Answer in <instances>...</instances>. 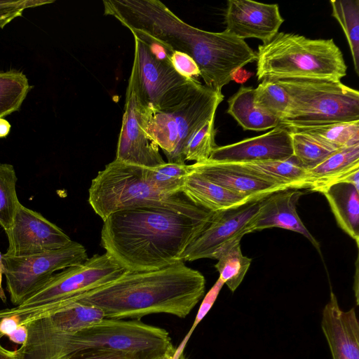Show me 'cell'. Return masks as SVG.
<instances>
[{"label":"cell","mask_w":359,"mask_h":359,"mask_svg":"<svg viewBox=\"0 0 359 359\" xmlns=\"http://www.w3.org/2000/svg\"><path fill=\"white\" fill-rule=\"evenodd\" d=\"M214 212L193 215L154 206L118 211L102 220L101 245L126 271L158 269L182 261Z\"/></svg>","instance_id":"obj_1"},{"label":"cell","mask_w":359,"mask_h":359,"mask_svg":"<svg viewBox=\"0 0 359 359\" xmlns=\"http://www.w3.org/2000/svg\"><path fill=\"white\" fill-rule=\"evenodd\" d=\"M205 279L180 261L151 271H128L106 285L73 297L100 309L105 318L168 313L183 318L204 296Z\"/></svg>","instance_id":"obj_2"},{"label":"cell","mask_w":359,"mask_h":359,"mask_svg":"<svg viewBox=\"0 0 359 359\" xmlns=\"http://www.w3.org/2000/svg\"><path fill=\"white\" fill-rule=\"evenodd\" d=\"M104 14L184 53L197 64L207 82L225 53L222 32H208L182 20L158 0H104Z\"/></svg>","instance_id":"obj_3"},{"label":"cell","mask_w":359,"mask_h":359,"mask_svg":"<svg viewBox=\"0 0 359 359\" xmlns=\"http://www.w3.org/2000/svg\"><path fill=\"white\" fill-rule=\"evenodd\" d=\"M90 347L122 351L133 359H156L175 346L165 329L139 320L104 318L16 355L18 359H65L77 351Z\"/></svg>","instance_id":"obj_4"},{"label":"cell","mask_w":359,"mask_h":359,"mask_svg":"<svg viewBox=\"0 0 359 359\" xmlns=\"http://www.w3.org/2000/svg\"><path fill=\"white\" fill-rule=\"evenodd\" d=\"M256 54L259 81L285 79L341 81L346 75L343 54L332 39H312L278 32L259 45Z\"/></svg>","instance_id":"obj_5"},{"label":"cell","mask_w":359,"mask_h":359,"mask_svg":"<svg viewBox=\"0 0 359 359\" xmlns=\"http://www.w3.org/2000/svg\"><path fill=\"white\" fill-rule=\"evenodd\" d=\"M147 168L116 160L105 165L93 179L88 189V203L102 220L123 210L144 206L165 208L200 215L212 212L198 205L183 192L165 195L147 179Z\"/></svg>","instance_id":"obj_6"},{"label":"cell","mask_w":359,"mask_h":359,"mask_svg":"<svg viewBox=\"0 0 359 359\" xmlns=\"http://www.w3.org/2000/svg\"><path fill=\"white\" fill-rule=\"evenodd\" d=\"M287 93L290 107L283 127H308L359 121V92L341 81L285 79L276 81Z\"/></svg>","instance_id":"obj_7"},{"label":"cell","mask_w":359,"mask_h":359,"mask_svg":"<svg viewBox=\"0 0 359 359\" xmlns=\"http://www.w3.org/2000/svg\"><path fill=\"white\" fill-rule=\"evenodd\" d=\"M224 99L215 90L197 81L178 104L165 111L147 113V130L161 149L168 163L184 164V150L193 137L215 117Z\"/></svg>","instance_id":"obj_8"},{"label":"cell","mask_w":359,"mask_h":359,"mask_svg":"<svg viewBox=\"0 0 359 359\" xmlns=\"http://www.w3.org/2000/svg\"><path fill=\"white\" fill-rule=\"evenodd\" d=\"M88 259L84 246L76 241L58 250L27 256L2 255L4 274L11 302L16 306L55 273Z\"/></svg>","instance_id":"obj_9"},{"label":"cell","mask_w":359,"mask_h":359,"mask_svg":"<svg viewBox=\"0 0 359 359\" xmlns=\"http://www.w3.org/2000/svg\"><path fill=\"white\" fill-rule=\"evenodd\" d=\"M133 76L142 104L153 111L178 104L198 79L180 74L170 65L157 60L147 45L135 36Z\"/></svg>","instance_id":"obj_10"},{"label":"cell","mask_w":359,"mask_h":359,"mask_svg":"<svg viewBox=\"0 0 359 359\" xmlns=\"http://www.w3.org/2000/svg\"><path fill=\"white\" fill-rule=\"evenodd\" d=\"M126 270L107 252L54 273L24 301L21 308L39 307L83 294L120 277Z\"/></svg>","instance_id":"obj_11"},{"label":"cell","mask_w":359,"mask_h":359,"mask_svg":"<svg viewBox=\"0 0 359 359\" xmlns=\"http://www.w3.org/2000/svg\"><path fill=\"white\" fill-rule=\"evenodd\" d=\"M147 108L140 100L133 76L128 79L115 160L144 168L165 163L147 130Z\"/></svg>","instance_id":"obj_12"},{"label":"cell","mask_w":359,"mask_h":359,"mask_svg":"<svg viewBox=\"0 0 359 359\" xmlns=\"http://www.w3.org/2000/svg\"><path fill=\"white\" fill-rule=\"evenodd\" d=\"M260 199L215 212L207 226L185 250L182 261L215 259L221 250L241 241L244 235L249 233V226L258 212Z\"/></svg>","instance_id":"obj_13"},{"label":"cell","mask_w":359,"mask_h":359,"mask_svg":"<svg viewBox=\"0 0 359 359\" xmlns=\"http://www.w3.org/2000/svg\"><path fill=\"white\" fill-rule=\"evenodd\" d=\"M6 255L27 256L62 248L72 242L65 232L41 214L19 205L11 227Z\"/></svg>","instance_id":"obj_14"},{"label":"cell","mask_w":359,"mask_h":359,"mask_svg":"<svg viewBox=\"0 0 359 359\" xmlns=\"http://www.w3.org/2000/svg\"><path fill=\"white\" fill-rule=\"evenodd\" d=\"M226 31L244 40L255 38L270 41L284 22L278 4L250 0H229L224 13Z\"/></svg>","instance_id":"obj_15"},{"label":"cell","mask_w":359,"mask_h":359,"mask_svg":"<svg viewBox=\"0 0 359 359\" xmlns=\"http://www.w3.org/2000/svg\"><path fill=\"white\" fill-rule=\"evenodd\" d=\"M292 156L291 133L285 127L278 126L265 134L225 146H217L208 160L241 163L285 160Z\"/></svg>","instance_id":"obj_16"},{"label":"cell","mask_w":359,"mask_h":359,"mask_svg":"<svg viewBox=\"0 0 359 359\" xmlns=\"http://www.w3.org/2000/svg\"><path fill=\"white\" fill-rule=\"evenodd\" d=\"M304 193L294 189L273 192L259 201L258 212L249 226V233L277 227L303 235L318 250L320 244L306 229L297 212L299 198Z\"/></svg>","instance_id":"obj_17"},{"label":"cell","mask_w":359,"mask_h":359,"mask_svg":"<svg viewBox=\"0 0 359 359\" xmlns=\"http://www.w3.org/2000/svg\"><path fill=\"white\" fill-rule=\"evenodd\" d=\"M191 170L233 192L251 199L262 198L273 192L289 189L248 170L240 163L206 161L189 165Z\"/></svg>","instance_id":"obj_18"},{"label":"cell","mask_w":359,"mask_h":359,"mask_svg":"<svg viewBox=\"0 0 359 359\" xmlns=\"http://www.w3.org/2000/svg\"><path fill=\"white\" fill-rule=\"evenodd\" d=\"M320 326L332 359H359V322L355 309L343 311L332 291L323 309Z\"/></svg>","instance_id":"obj_19"},{"label":"cell","mask_w":359,"mask_h":359,"mask_svg":"<svg viewBox=\"0 0 359 359\" xmlns=\"http://www.w3.org/2000/svg\"><path fill=\"white\" fill-rule=\"evenodd\" d=\"M341 182L359 190V144L339 149L307 170V189L311 191L320 192L326 187Z\"/></svg>","instance_id":"obj_20"},{"label":"cell","mask_w":359,"mask_h":359,"mask_svg":"<svg viewBox=\"0 0 359 359\" xmlns=\"http://www.w3.org/2000/svg\"><path fill=\"white\" fill-rule=\"evenodd\" d=\"M182 192L198 205L212 212L231 208L253 200L224 188L191 170L186 177Z\"/></svg>","instance_id":"obj_21"},{"label":"cell","mask_w":359,"mask_h":359,"mask_svg":"<svg viewBox=\"0 0 359 359\" xmlns=\"http://www.w3.org/2000/svg\"><path fill=\"white\" fill-rule=\"evenodd\" d=\"M338 226L359 244V190L347 182L332 184L321 191Z\"/></svg>","instance_id":"obj_22"},{"label":"cell","mask_w":359,"mask_h":359,"mask_svg":"<svg viewBox=\"0 0 359 359\" xmlns=\"http://www.w3.org/2000/svg\"><path fill=\"white\" fill-rule=\"evenodd\" d=\"M255 88L241 86L228 100L227 113L244 130L262 131L279 125V120L259 107L254 101Z\"/></svg>","instance_id":"obj_23"},{"label":"cell","mask_w":359,"mask_h":359,"mask_svg":"<svg viewBox=\"0 0 359 359\" xmlns=\"http://www.w3.org/2000/svg\"><path fill=\"white\" fill-rule=\"evenodd\" d=\"M243 167L269 181L288 189H307V170L291 157L285 160L241 163Z\"/></svg>","instance_id":"obj_24"},{"label":"cell","mask_w":359,"mask_h":359,"mask_svg":"<svg viewBox=\"0 0 359 359\" xmlns=\"http://www.w3.org/2000/svg\"><path fill=\"white\" fill-rule=\"evenodd\" d=\"M285 128L290 132L309 135L335 149L359 144V121L316 126Z\"/></svg>","instance_id":"obj_25"},{"label":"cell","mask_w":359,"mask_h":359,"mask_svg":"<svg viewBox=\"0 0 359 359\" xmlns=\"http://www.w3.org/2000/svg\"><path fill=\"white\" fill-rule=\"evenodd\" d=\"M217 262L215 267L219 278L232 292L242 283L252 259L244 256L241 248V241H237L221 250L215 257Z\"/></svg>","instance_id":"obj_26"},{"label":"cell","mask_w":359,"mask_h":359,"mask_svg":"<svg viewBox=\"0 0 359 359\" xmlns=\"http://www.w3.org/2000/svg\"><path fill=\"white\" fill-rule=\"evenodd\" d=\"M332 15L343 29L359 75V0H331Z\"/></svg>","instance_id":"obj_27"},{"label":"cell","mask_w":359,"mask_h":359,"mask_svg":"<svg viewBox=\"0 0 359 359\" xmlns=\"http://www.w3.org/2000/svg\"><path fill=\"white\" fill-rule=\"evenodd\" d=\"M27 76L21 72H0V118L19 109L30 90Z\"/></svg>","instance_id":"obj_28"},{"label":"cell","mask_w":359,"mask_h":359,"mask_svg":"<svg viewBox=\"0 0 359 359\" xmlns=\"http://www.w3.org/2000/svg\"><path fill=\"white\" fill-rule=\"evenodd\" d=\"M190 171L189 165L165 162L157 167L147 168V173L149 182L157 190L174 196L182 193Z\"/></svg>","instance_id":"obj_29"},{"label":"cell","mask_w":359,"mask_h":359,"mask_svg":"<svg viewBox=\"0 0 359 359\" xmlns=\"http://www.w3.org/2000/svg\"><path fill=\"white\" fill-rule=\"evenodd\" d=\"M290 133L293 156L306 170L317 166L338 150L309 135L298 132Z\"/></svg>","instance_id":"obj_30"},{"label":"cell","mask_w":359,"mask_h":359,"mask_svg":"<svg viewBox=\"0 0 359 359\" xmlns=\"http://www.w3.org/2000/svg\"><path fill=\"white\" fill-rule=\"evenodd\" d=\"M255 105L279 121L286 115L290 97L286 90L276 81L264 80L255 88Z\"/></svg>","instance_id":"obj_31"},{"label":"cell","mask_w":359,"mask_h":359,"mask_svg":"<svg viewBox=\"0 0 359 359\" xmlns=\"http://www.w3.org/2000/svg\"><path fill=\"white\" fill-rule=\"evenodd\" d=\"M18 177L12 165L0 163V225L8 229L20 204L16 192Z\"/></svg>","instance_id":"obj_32"},{"label":"cell","mask_w":359,"mask_h":359,"mask_svg":"<svg viewBox=\"0 0 359 359\" xmlns=\"http://www.w3.org/2000/svg\"><path fill=\"white\" fill-rule=\"evenodd\" d=\"M216 130L215 117L209 120L191 138L184 150V159L202 163L209 159L217 147L215 142Z\"/></svg>","instance_id":"obj_33"},{"label":"cell","mask_w":359,"mask_h":359,"mask_svg":"<svg viewBox=\"0 0 359 359\" xmlns=\"http://www.w3.org/2000/svg\"><path fill=\"white\" fill-rule=\"evenodd\" d=\"M53 2V0H0V28L20 16L27 8Z\"/></svg>","instance_id":"obj_34"},{"label":"cell","mask_w":359,"mask_h":359,"mask_svg":"<svg viewBox=\"0 0 359 359\" xmlns=\"http://www.w3.org/2000/svg\"><path fill=\"white\" fill-rule=\"evenodd\" d=\"M130 32H132L133 36L137 37L147 45L151 55L157 60L171 65L170 56L174 52L173 50H172L163 43L156 40L151 36L141 31L133 29L130 30Z\"/></svg>","instance_id":"obj_35"},{"label":"cell","mask_w":359,"mask_h":359,"mask_svg":"<svg viewBox=\"0 0 359 359\" xmlns=\"http://www.w3.org/2000/svg\"><path fill=\"white\" fill-rule=\"evenodd\" d=\"M65 359H133L129 355L119 351L103 348L90 347L77 351Z\"/></svg>","instance_id":"obj_36"},{"label":"cell","mask_w":359,"mask_h":359,"mask_svg":"<svg viewBox=\"0 0 359 359\" xmlns=\"http://www.w3.org/2000/svg\"><path fill=\"white\" fill-rule=\"evenodd\" d=\"M172 67L182 76L197 79L200 70L195 61L188 55L179 51H174L170 56Z\"/></svg>","instance_id":"obj_37"},{"label":"cell","mask_w":359,"mask_h":359,"mask_svg":"<svg viewBox=\"0 0 359 359\" xmlns=\"http://www.w3.org/2000/svg\"><path fill=\"white\" fill-rule=\"evenodd\" d=\"M224 285V282L219 278L211 287V289L205 294L200 306L195 321L192 325L189 335H190L197 325L202 320V319L210 310Z\"/></svg>","instance_id":"obj_38"},{"label":"cell","mask_w":359,"mask_h":359,"mask_svg":"<svg viewBox=\"0 0 359 359\" xmlns=\"http://www.w3.org/2000/svg\"><path fill=\"white\" fill-rule=\"evenodd\" d=\"M27 326L26 325H21L8 335V337L12 342L22 345L27 339Z\"/></svg>","instance_id":"obj_39"},{"label":"cell","mask_w":359,"mask_h":359,"mask_svg":"<svg viewBox=\"0 0 359 359\" xmlns=\"http://www.w3.org/2000/svg\"><path fill=\"white\" fill-rule=\"evenodd\" d=\"M252 75V72L247 71L243 68H240L233 73L232 76V81H234L238 83L243 84Z\"/></svg>","instance_id":"obj_40"},{"label":"cell","mask_w":359,"mask_h":359,"mask_svg":"<svg viewBox=\"0 0 359 359\" xmlns=\"http://www.w3.org/2000/svg\"><path fill=\"white\" fill-rule=\"evenodd\" d=\"M178 351L175 347L170 349L168 352L165 353L164 354L161 355L156 359H187L184 354L181 352L180 353H177Z\"/></svg>","instance_id":"obj_41"},{"label":"cell","mask_w":359,"mask_h":359,"mask_svg":"<svg viewBox=\"0 0 359 359\" xmlns=\"http://www.w3.org/2000/svg\"><path fill=\"white\" fill-rule=\"evenodd\" d=\"M11 129V125L8 121L0 118V137H6Z\"/></svg>","instance_id":"obj_42"},{"label":"cell","mask_w":359,"mask_h":359,"mask_svg":"<svg viewBox=\"0 0 359 359\" xmlns=\"http://www.w3.org/2000/svg\"><path fill=\"white\" fill-rule=\"evenodd\" d=\"M0 359H17L15 351L7 350L0 344Z\"/></svg>","instance_id":"obj_43"},{"label":"cell","mask_w":359,"mask_h":359,"mask_svg":"<svg viewBox=\"0 0 359 359\" xmlns=\"http://www.w3.org/2000/svg\"><path fill=\"white\" fill-rule=\"evenodd\" d=\"M4 274L3 271V263H2V254L0 252V299L6 303V296L4 292V290L2 287V276Z\"/></svg>","instance_id":"obj_44"}]
</instances>
